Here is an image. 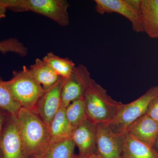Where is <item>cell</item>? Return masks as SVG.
<instances>
[{
  "mask_svg": "<svg viewBox=\"0 0 158 158\" xmlns=\"http://www.w3.org/2000/svg\"><path fill=\"white\" fill-rule=\"evenodd\" d=\"M26 158H39L50 144L48 128L35 112L21 108L16 116Z\"/></svg>",
  "mask_w": 158,
  "mask_h": 158,
  "instance_id": "obj_1",
  "label": "cell"
},
{
  "mask_svg": "<svg viewBox=\"0 0 158 158\" xmlns=\"http://www.w3.org/2000/svg\"><path fill=\"white\" fill-rule=\"evenodd\" d=\"M84 99L88 119L96 124L110 123L124 104L112 98L94 80Z\"/></svg>",
  "mask_w": 158,
  "mask_h": 158,
  "instance_id": "obj_2",
  "label": "cell"
},
{
  "mask_svg": "<svg viewBox=\"0 0 158 158\" xmlns=\"http://www.w3.org/2000/svg\"><path fill=\"white\" fill-rule=\"evenodd\" d=\"M7 9L15 12L31 11L48 18L61 27L69 24L66 0H3Z\"/></svg>",
  "mask_w": 158,
  "mask_h": 158,
  "instance_id": "obj_3",
  "label": "cell"
},
{
  "mask_svg": "<svg viewBox=\"0 0 158 158\" xmlns=\"http://www.w3.org/2000/svg\"><path fill=\"white\" fill-rule=\"evenodd\" d=\"M5 84L21 107L32 111L45 91L31 76L26 66L22 70L13 71L12 77Z\"/></svg>",
  "mask_w": 158,
  "mask_h": 158,
  "instance_id": "obj_4",
  "label": "cell"
},
{
  "mask_svg": "<svg viewBox=\"0 0 158 158\" xmlns=\"http://www.w3.org/2000/svg\"><path fill=\"white\" fill-rule=\"evenodd\" d=\"M158 95V85L153 86L144 94L129 103L124 104L110 123L117 132L123 134L128 127L146 114L151 102Z\"/></svg>",
  "mask_w": 158,
  "mask_h": 158,
  "instance_id": "obj_5",
  "label": "cell"
},
{
  "mask_svg": "<svg viewBox=\"0 0 158 158\" xmlns=\"http://www.w3.org/2000/svg\"><path fill=\"white\" fill-rule=\"evenodd\" d=\"M95 10L102 15L116 13L128 20L133 31L143 33L141 0H95Z\"/></svg>",
  "mask_w": 158,
  "mask_h": 158,
  "instance_id": "obj_6",
  "label": "cell"
},
{
  "mask_svg": "<svg viewBox=\"0 0 158 158\" xmlns=\"http://www.w3.org/2000/svg\"><path fill=\"white\" fill-rule=\"evenodd\" d=\"M93 79L85 65L76 66L70 76L64 78L61 91L62 105L66 107L72 102L85 96Z\"/></svg>",
  "mask_w": 158,
  "mask_h": 158,
  "instance_id": "obj_7",
  "label": "cell"
},
{
  "mask_svg": "<svg viewBox=\"0 0 158 158\" xmlns=\"http://www.w3.org/2000/svg\"><path fill=\"white\" fill-rule=\"evenodd\" d=\"M124 135L108 123L97 124L96 153L102 158H122Z\"/></svg>",
  "mask_w": 158,
  "mask_h": 158,
  "instance_id": "obj_8",
  "label": "cell"
},
{
  "mask_svg": "<svg viewBox=\"0 0 158 158\" xmlns=\"http://www.w3.org/2000/svg\"><path fill=\"white\" fill-rule=\"evenodd\" d=\"M64 78L46 90L34 110L48 128L51 121L62 106L61 91Z\"/></svg>",
  "mask_w": 158,
  "mask_h": 158,
  "instance_id": "obj_9",
  "label": "cell"
},
{
  "mask_svg": "<svg viewBox=\"0 0 158 158\" xmlns=\"http://www.w3.org/2000/svg\"><path fill=\"white\" fill-rule=\"evenodd\" d=\"M2 158H26L16 119L11 116L2 131L0 139Z\"/></svg>",
  "mask_w": 158,
  "mask_h": 158,
  "instance_id": "obj_10",
  "label": "cell"
},
{
  "mask_svg": "<svg viewBox=\"0 0 158 158\" xmlns=\"http://www.w3.org/2000/svg\"><path fill=\"white\" fill-rule=\"evenodd\" d=\"M81 156L96 153L97 124L87 119L74 129L71 137Z\"/></svg>",
  "mask_w": 158,
  "mask_h": 158,
  "instance_id": "obj_11",
  "label": "cell"
},
{
  "mask_svg": "<svg viewBox=\"0 0 158 158\" xmlns=\"http://www.w3.org/2000/svg\"><path fill=\"white\" fill-rule=\"evenodd\" d=\"M125 131L154 147L158 137V123L145 114L130 125Z\"/></svg>",
  "mask_w": 158,
  "mask_h": 158,
  "instance_id": "obj_12",
  "label": "cell"
},
{
  "mask_svg": "<svg viewBox=\"0 0 158 158\" xmlns=\"http://www.w3.org/2000/svg\"><path fill=\"white\" fill-rule=\"evenodd\" d=\"M122 158H158L154 147L142 142L124 132Z\"/></svg>",
  "mask_w": 158,
  "mask_h": 158,
  "instance_id": "obj_13",
  "label": "cell"
},
{
  "mask_svg": "<svg viewBox=\"0 0 158 158\" xmlns=\"http://www.w3.org/2000/svg\"><path fill=\"white\" fill-rule=\"evenodd\" d=\"M140 9L143 33L158 38V0H141Z\"/></svg>",
  "mask_w": 158,
  "mask_h": 158,
  "instance_id": "obj_14",
  "label": "cell"
},
{
  "mask_svg": "<svg viewBox=\"0 0 158 158\" xmlns=\"http://www.w3.org/2000/svg\"><path fill=\"white\" fill-rule=\"evenodd\" d=\"M27 69L31 76L45 90L52 87L62 78L42 59L39 58L36 59L34 64Z\"/></svg>",
  "mask_w": 158,
  "mask_h": 158,
  "instance_id": "obj_15",
  "label": "cell"
},
{
  "mask_svg": "<svg viewBox=\"0 0 158 158\" xmlns=\"http://www.w3.org/2000/svg\"><path fill=\"white\" fill-rule=\"evenodd\" d=\"M50 144L56 141L71 138L73 129L66 118L65 107L62 105L48 127Z\"/></svg>",
  "mask_w": 158,
  "mask_h": 158,
  "instance_id": "obj_16",
  "label": "cell"
},
{
  "mask_svg": "<svg viewBox=\"0 0 158 158\" xmlns=\"http://www.w3.org/2000/svg\"><path fill=\"white\" fill-rule=\"evenodd\" d=\"M75 147L72 138L56 141L49 144L39 158H75Z\"/></svg>",
  "mask_w": 158,
  "mask_h": 158,
  "instance_id": "obj_17",
  "label": "cell"
},
{
  "mask_svg": "<svg viewBox=\"0 0 158 158\" xmlns=\"http://www.w3.org/2000/svg\"><path fill=\"white\" fill-rule=\"evenodd\" d=\"M42 59L58 75L65 79L70 76L76 66L72 60L59 57L52 52L48 53Z\"/></svg>",
  "mask_w": 158,
  "mask_h": 158,
  "instance_id": "obj_18",
  "label": "cell"
},
{
  "mask_svg": "<svg viewBox=\"0 0 158 158\" xmlns=\"http://www.w3.org/2000/svg\"><path fill=\"white\" fill-rule=\"evenodd\" d=\"M65 114L73 130L88 119L84 98L72 102L65 107Z\"/></svg>",
  "mask_w": 158,
  "mask_h": 158,
  "instance_id": "obj_19",
  "label": "cell"
},
{
  "mask_svg": "<svg viewBox=\"0 0 158 158\" xmlns=\"http://www.w3.org/2000/svg\"><path fill=\"white\" fill-rule=\"evenodd\" d=\"M21 108L6 87L5 81L0 77V110L15 116Z\"/></svg>",
  "mask_w": 158,
  "mask_h": 158,
  "instance_id": "obj_20",
  "label": "cell"
},
{
  "mask_svg": "<svg viewBox=\"0 0 158 158\" xmlns=\"http://www.w3.org/2000/svg\"><path fill=\"white\" fill-rule=\"evenodd\" d=\"M28 49L15 38H9L0 40V52L2 54L14 53L20 56L24 57L28 54Z\"/></svg>",
  "mask_w": 158,
  "mask_h": 158,
  "instance_id": "obj_21",
  "label": "cell"
},
{
  "mask_svg": "<svg viewBox=\"0 0 158 158\" xmlns=\"http://www.w3.org/2000/svg\"><path fill=\"white\" fill-rule=\"evenodd\" d=\"M146 114L158 123V95L151 102Z\"/></svg>",
  "mask_w": 158,
  "mask_h": 158,
  "instance_id": "obj_22",
  "label": "cell"
},
{
  "mask_svg": "<svg viewBox=\"0 0 158 158\" xmlns=\"http://www.w3.org/2000/svg\"><path fill=\"white\" fill-rule=\"evenodd\" d=\"M7 7L3 0H0V20L6 16Z\"/></svg>",
  "mask_w": 158,
  "mask_h": 158,
  "instance_id": "obj_23",
  "label": "cell"
},
{
  "mask_svg": "<svg viewBox=\"0 0 158 158\" xmlns=\"http://www.w3.org/2000/svg\"><path fill=\"white\" fill-rule=\"evenodd\" d=\"M75 158H102L98 155L96 153L90 155L84 156H81L78 155H76Z\"/></svg>",
  "mask_w": 158,
  "mask_h": 158,
  "instance_id": "obj_24",
  "label": "cell"
},
{
  "mask_svg": "<svg viewBox=\"0 0 158 158\" xmlns=\"http://www.w3.org/2000/svg\"><path fill=\"white\" fill-rule=\"evenodd\" d=\"M3 123V117L2 115L0 114V139L2 132V127Z\"/></svg>",
  "mask_w": 158,
  "mask_h": 158,
  "instance_id": "obj_25",
  "label": "cell"
},
{
  "mask_svg": "<svg viewBox=\"0 0 158 158\" xmlns=\"http://www.w3.org/2000/svg\"><path fill=\"white\" fill-rule=\"evenodd\" d=\"M154 148H155L156 150L158 152V137L157 141H156V143L154 145Z\"/></svg>",
  "mask_w": 158,
  "mask_h": 158,
  "instance_id": "obj_26",
  "label": "cell"
}]
</instances>
